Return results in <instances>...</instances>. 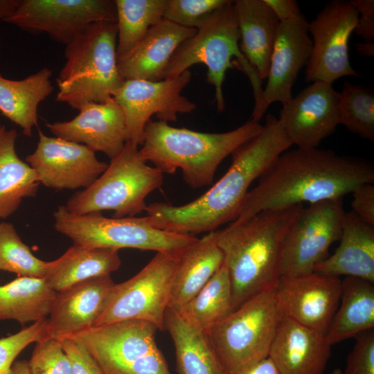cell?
Returning <instances> with one entry per match:
<instances>
[{
  "label": "cell",
  "instance_id": "cell-39",
  "mask_svg": "<svg viewBox=\"0 0 374 374\" xmlns=\"http://www.w3.org/2000/svg\"><path fill=\"white\" fill-rule=\"evenodd\" d=\"M48 319L34 322L14 335L0 339V374H10L17 357L30 344L48 337Z\"/></svg>",
  "mask_w": 374,
  "mask_h": 374
},
{
  "label": "cell",
  "instance_id": "cell-28",
  "mask_svg": "<svg viewBox=\"0 0 374 374\" xmlns=\"http://www.w3.org/2000/svg\"><path fill=\"white\" fill-rule=\"evenodd\" d=\"M121 265L118 250L74 244L60 257L48 262L44 278L57 292L89 278L110 275Z\"/></svg>",
  "mask_w": 374,
  "mask_h": 374
},
{
  "label": "cell",
  "instance_id": "cell-18",
  "mask_svg": "<svg viewBox=\"0 0 374 374\" xmlns=\"http://www.w3.org/2000/svg\"><path fill=\"white\" fill-rule=\"evenodd\" d=\"M312 47L308 21L302 14L280 22L270 58L267 84L259 104L253 107L252 121L259 123L271 104L279 102L285 105L292 98V87L299 72L309 61Z\"/></svg>",
  "mask_w": 374,
  "mask_h": 374
},
{
  "label": "cell",
  "instance_id": "cell-37",
  "mask_svg": "<svg viewBox=\"0 0 374 374\" xmlns=\"http://www.w3.org/2000/svg\"><path fill=\"white\" fill-rule=\"evenodd\" d=\"M230 0H166L163 19L178 26L198 30Z\"/></svg>",
  "mask_w": 374,
  "mask_h": 374
},
{
  "label": "cell",
  "instance_id": "cell-26",
  "mask_svg": "<svg viewBox=\"0 0 374 374\" xmlns=\"http://www.w3.org/2000/svg\"><path fill=\"white\" fill-rule=\"evenodd\" d=\"M224 263L217 231L207 233L180 256L168 307L178 311L208 283Z\"/></svg>",
  "mask_w": 374,
  "mask_h": 374
},
{
  "label": "cell",
  "instance_id": "cell-34",
  "mask_svg": "<svg viewBox=\"0 0 374 374\" xmlns=\"http://www.w3.org/2000/svg\"><path fill=\"white\" fill-rule=\"evenodd\" d=\"M117 58L129 53L154 26L163 19L166 0H114Z\"/></svg>",
  "mask_w": 374,
  "mask_h": 374
},
{
  "label": "cell",
  "instance_id": "cell-22",
  "mask_svg": "<svg viewBox=\"0 0 374 374\" xmlns=\"http://www.w3.org/2000/svg\"><path fill=\"white\" fill-rule=\"evenodd\" d=\"M330 355L324 334L281 317L268 357L279 374H323Z\"/></svg>",
  "mask_w": 374,
  "mask_h": 374
},
{
  "label": "cell",
  "instance_id": "cell-45",
  "mask_svg": "<svg viewBox=\"0 0 374 374\" xmlns=\"http://www.w3.org/2000/svg\"><path fill=\"white\" fill-rule=\"evenodd\" d=\"M229 374H279L269 357Z\"/></svg>",
  "mask_w": 374,
  "mask_h": 374
},
{
  "label": "cell",
  "instance_id": "cell-6",
  "mask_svg": "<svg viewBox=\"0 0 374 374\" xmlns=\"http://www.w3.org/2000/svg\"><path fill=\"white\" fill-rule=\"evenodd\" d=\"M240 30L233 1L216 12L196 33L177 49L166 70L164 78H172L197 64L207 67L206 80L215 89L216 109H225L222 85L229 69L237 68L249 79L255 100L259 104L262 80L242 53Z\"/></svg>",
  "mask_w": 374,
  "mask_h": 374
},
{
  "label": "cell",
  "instance_id": "cell-24",
  "mask_svg": "<svg viewBox=\"0 0 374 374\" xmlns=\"http://www.w3.org/2000/svg\"><path fill=\"white\" fill-rule=\"evenodd\" d=\"M339 245L313 271L330 276L355 277L374 283V226L346 212Z\"/></svg>",
  "mask_w": 374,
  "mask_h": 374
},
{
  "label": "cell",
  "instance_id": "cell-27",
  "mask_svg": "<svg viewBox=\"0 0 374 374\" xmlns=\"http://www.w3.org/2000/svg\"><path fill=\"white\" fill-rule=\"evenodd\" d=\"M52 71L44 67L21 80H10L0 74V112L31 137L37 125L39 105L53 92Z\"/></svg>",
  "mask_w": 374,
  "mask_h": 374
},
{
  "label": "cell",
  "instance_id": "cell-1",
  "mask_svg": "<svg viewBox=\"0 0 374 374\" xmlns=\"http://www.w3.org/2000/svg\"><path fill=\"white\" fill-rule=\"evenodd\" d=\"M263 125L259 134L231 154L229 168L206 193L181 206L150 204L145 210L148 222L161 230L196 236L235 221L252 182L292 145L276 116L267 114Z\"/></svg>",
  "mask_w": 374,
  "mask_h": 374
},
{
  "label": "cell",
  "instance_id": "cell-5",
  "mask_svg": "<svg viewBox=\"0 0 374 374\" xmlns=\"http://www.w3.org/2000/svg\"><path fill=\"white\" fill-rule=\"evenodd\" d=\"M117 26L114 22L89 25L66 45L65 63L56 79V100L79 110L104 103L125 80L118 67Z\"/></svg>",
  "mask_w": 374,
  "mask_h": 374
},
{
  "label": "cell",
  "instance_id": "cell-40",
  "mask_svg": "<svg viewBox=\"0 0 374 374\" xmlns=\"http://www.w3.org/2000/svg\"><path fill=\"white\" fill-rule=\"evenodd\" d=\"M348 354L342 374H374V330L362 332Z\"/></svg>",
  "mask_w": 374,
  "mask_h": 374
},
{
  "label": "cell",
  "instance_id": "cell-2",
  "mask_svg": "<svg viewBox=\"0 0 374 374\" xmlns=\"http://www.w3.org/2000/svg\"><path fill=\"white\" fill-rule=\"evenodd\" d=\"M249 190L235 220L256 213L343 198L359 186L373 184V164L330 150L295 148L280 154Z\"/></svg>",
  "mask_w": 374,
  "mask_h": 374
},
{
  "label": "cell",
  "instance_id": "cell-11",
  "mask_svg": "<svg viewBox=\"0 0 374 374\" xmlns=\"http://www.w3.org/2000/svg\"><path fill=\"white\" fill-rule=\"evenodd\" d=\"M179 258L157 253L133 277L114 284L93 326L136 319L150 322L164 330L165 314Z\"/></svg>",
  "mask_w": 374,
  "mask_h": 374
},
{
  "label": "cell",
  "instance_id": "cell-32",
  "mask_svg": "<svg viewBox=\"0 0 374 374\" xmlns=\"http://www.w3.org/2000/svg\"><path fill=\"white\" fill-rule=\"evenodd\" d=\"M56 293L44 278L18 276L0 285V320L25 324L45 319Z\"/></svg>",
  "mask_w": 374,
  "mask_h": 374
},
{
  "label": "cell",
  "instance_id": "cell-17",
  "mask_svg": "<svg viewBox=\"0 0 374 374\" xmlns=\"http://www.w3.org/2000/svg\"><path fill=\"white\" fill-rule=\"evenodd\" d=\"M341 281L339 277L314 271L281 276L275 292L282 317L326 335L339 304Z\"/></svg>",
  "mask_w": 374,
  "mask_h": 374
},
{
  "label": "cell",
  "instance_id": "cell-49",
  "mask_svg": "<svg viewBox=\"0 0 374 374\" xmlns=\"http://www.w3.org/2000/svg\"><path fill=\"white\" fill-rule=\"evenodd\" d=\"M328 374H342V371L339 368H337Z\"/></svg>",
  "mask_w": 374,
  "mask_h": 374
},
{
  "label": "cell",
  "instance_id": "cell-30",
  "mask_svg": "<svg viewBox=\"0 0 374 374\" xmlns=\"http://www.w3.org/2000/svg\"><path fill=\"white\" fill-rule=\"evenodd\" d=\"M15 129L0 125V219H6L23 199L37 195L40 183L35 170L17 155Z\"/></svg>",
  "mask_w": 374,
  "mask_h": 374
},
{
  "label": "cell",
  "instance_id": "cell-13",
  "mask_svg": "<svg viewBox=\"0 0 374 374\" xmlns=\"http://www.w3.org/2000/svg\"><path fill=\"white\" fill-rule=\"evenodd\" d=\"M192 78L190 70L159 81L125 80L112 97L122 110L126 142L141 145L146 124L155 115L159 121L175 122L179 114H190L196 105L181 94Z\"/></svg>",
  "mask_w": 374,
  "mask_h": 374
},
{
  "label": "cell",
  "instance_id": "cell-21",
  "mask_svg": "<svg viewBox=\"0 0 374 374\" xmlns=\"http://www.w3.org/2000/svg\"><path fill=\"white\" fill-rule=\"evenodd\" d=\"M114 284L110 275H105L57 292L48 319V337L62 340L92 327Z\"/></svg>",
  "mask_w": 374,
  "mask_h": 374
},
{
  "label": "cell",
  "instance_id": "cell-44",
  "mask_svg": "<svg viewBox=\"0 0 374 374\" xmlns=\"http://www.w3.org/2000/svg\"><path fill=\"white\" fill-rule=\"evenodd\" d=\"M280 22L285 21L301 15L299 3L295 0H264Z\"/></svg>",
  "mask_w": 374,
  "mask_h": 374
},
{
  "label": "cell",
  "instance_id": "cell-4",
  "mask_svg": "<svg viewBox=\"0 0 374 374\" xmlns=\"http://www.w3.org/2000/svg\"><path fill=\"white\" fill-rule=\"evenodd\" d=\"M263 127L251 119L229 132L206 133L150 120L139 150L146 162L163 174H173L179 168L185 182L192 188H199L211 185L221 162Z\"/></svg>",
  "mask_w": 374,
  "mask_h": 374
},
{
  "label": "cell",
  "instance_id": "cell-16",
  "mask_svg": "<svg viewBox=\"0 0 374 374\" xmlns=\"http://www.w3.org/2000/svg\"><path fill=\"white\" fill-rule=\"evenodd\" d=\"M26 162L40 184L57 190L87 188L108 166L87 145L48 136L41 130L37 147Z\"/></svg>",
  "mask_w": 374,
  "mask_h": 374
},
{
  "label": "cell",
  "instance_id": "cell-31",
  "mask_svg": "<svg viewBox=\"0 0 374 374\" xmlns=\"http://www.w3.org/2000/svg\"><path fill=\"white\" fill-rule=\"evenodd\" d=\"M164 328L173 341L177 374H226L206 333L168 307Z\"/></svg>",
  "mask_w": 374,
  "mask_h": 374
},
{
  "label": "cell",
  "instance_id": "cell-41",
  "mask_svg": "<svg viewBox=\"0 0 374 374\" xmlns=\"http://www.w3.org/2000/svg\"><path fill=\"white\" fill-rule=\"evenodd\" d=\"M60 341L70 361L72 374H103L97 362L79 341L72 337Z\"/></svg>",
  "mask_w": 374,
  "mask_h": 374
},
{
  "label": "cell",
  "instance_id": "cell-15",
  "mask_svg": "<svg viewBox=\"0 0 374 374\" xmlns=\"http://www.w3.org/2000/svg\"><path fill=\"white\" fill-rule=\"evenodd\" d=\"M3 21L66 45L93 23H116V6L114 0H22Z\"/></svg>",
  "mask_w": 374,
  "mask_h": 374
},
{
  "label": "cell",
  "instance_id": "cell-20",
  "mask_svg": "<svg viewBox=\"0 0 374 374\" xmlns=\"http://www.w3.org/2000/svg\"><path fill=\"white\" fill-rule=\"evenodd\" d=\"M78 111L73 119L47 123L46 127L55 136L85 145L110 159L118 155L126 143V126L113 97L104 103L85 104Z\"/></svg>",
  "mask_w": 374,
  "mask_h": 374
},
{
  "label": "cell",
  "instance_id": "cell-10",
  "mask_svg": "<svg viewBox=\"0 0 374 374\" xmlns=\"http://www.w3.org/2000/svg\"><path fill=\"white\" fill-rule=\"evenodd\" d=\"M158 328L143 320L92 326L73 336L103 374H172L156 341Z\"/></svg>",
  "mask_w": 374,
  "mask_h": 374
},
{
  "label": "cell",
  "instance_id": "cell-47",
  "mask_svg": "<svg viewBox=\"0 0 374 374\" xmlns=\"http://www.w3.org/2000/svg\"><path fill=\"white\" fill-rule=\"evenodd\" d=\"M356 48L358 53L363 56L371 57L374 55V44L373 42L357 43Z\"/></svg>",
  "mask_w": 374,
  "mask_h": 374
},
{
  "label": "cell",
  "instance_id": "cell-46",
  "mask_svg": "<svg viewBox=\"0 0 374 374\" xmlns=\"http://www.w3.org/2000/svg\"><path fill=\"white\" fill-rule=\"evenodd\" d=\"M22 0H0V20L9 17L20 6Z\"/></svg>",
  "mask_w": 374,
  "mask_h": 374
},
{
  "label": "cell",
  "instance_id": "cell-43",
  "mask_svg": "<svg viewBox=\"0 0 374 374\" xmlns=\"http://www.w3.org/2000/svg\"><path fill=\"white\" fill-rule=\"evenodd\" d=\"M358 12V19L355 32L366 42L374 39V1L351 0Z\"/></svg>",
  "mask_w": 374,
  "mask_h": 374
},
{
  "label": "cell",
  "instance_id": "cell-33",
  "mask_svg": "<svg viewBox=\"0 0 374 374\" xmlns=\"http://www.w3.org/2000/svg\"><path fill=\"white\" fill-rule=\"evenodd\" d=\"M233 311L231 280L223 263L199 292L177 312L187 323L206 332Z\"/></svg>",
  "mask_w": 374,
  "mask_h": 374
},
{
  "label": "cell",
  "instance_id": "cell-36",
  "mask_svg": "<svg viewBox=\"0 0 374 374\" xmlns=\"http://www.w3.org/2000/svg\"><path fill=\"white\" fill-rule=\"evenodd\" d=\"M48 267V262L35 256L23 242L12 224L0 222V270L18 276L44 278Z\"/></svg>",
  "mask_w": 374,
  "mask_h": 374
},
{
  "label": "cell",
  "instance_id": "cell-9",
  "mask_svg": "<svg viewBox=\"0 0 374 374\" xmlns=\"http://www.w3.org/2000/svg\"><path fill=\"white\" fill-rule=\"evenodd\" d=\"M275 287L250 297L205 332L226 374L268 357L282 317Z\"/></svg>",
  "mask_w": 374,
  "mask_h": 374
},
{
  "label": "cell",
  "instance_id": "cell-48",
  "mask_svg": "<svg viewBox=\"0 0 374 374\" xmlns=\"http://www.w3.org/2000/svg\"><path fill=\"white\" fill-rule=\"evenodd\" d=\"M10 374H31L28 366V361H15L12 366Z\"/></svg>",
  "mask_w": 374,
  "mask_h": 374
},
{
  "label": "cell",
  "instance_id": "cell-29",
  "mask_svg": "<svg viewBox=\"0 0 374 374\" xmlns=\"http://www.w3.org/2000/svg\"><path fill=\"white\" fill-rule=\"evenodd\" d=\"M340 304L326 334L330 345L374 328V283L355 277L341 281Z\"/></svg>",
  "mask_w": 374,
  "mask_h": 374
},
{
  "label": "cell",
  "instance_id": "cell-3",
  "mask_svg": "<svg viewBox=\"0 0 374 374\" xmlns=\"http://www.w3.org/2000/svg\"><path fill=\"white\" fill-rule=\"evenodd\" d=\"M303 206L262 211L217 231V244L231 280L233 310L276 285L285 239Z\"/></svg>",
  "mask_w": 374,
  "mask_h": 374
},
{
  "label": "cell",
  "instance_id": "cell-12",
  "mask_svg": "<svg viewBox=\"0 0 374 374\" xmlns=\"http://www.w3.org/2000/svg\"><path fill=\"white\" fill-rule=\"evenodd\" d=\"M345 213L343 198L303 206L285 239L281 276L313 272L315 265L327 257L330 246L339 240Z\"/></svg>",
  "mask_w": 374,
  "mask_h": 374
},
{
  "label": "cell",
  "instance_id": "cell-42",
  "mask_svg": "<svg viewBox=\"0 0 374 374\" xmlns=\"http://www.w3.org/2000/svg\"><path fill=\"white\" fill-rule=\"evenodd\" d=\"M352 211L361 220L374 226V186L364 184L352 192Z\"/></svg>",
  "mask_w": 374,
  "mask_h": 374
},
{
  "label": "cell",
  "instance_id": "cell-23",
  "mask_svg": "<svg viewBox=\"0 0 374 374\" xmlns=\"http://www.w3.org/2000/svg\"><path fill=\"white\" fill-rule=\"evenodd\" d=\"M187 28L166 19L152 26L126 55L118 58V67L125 80H163L166 70L179 46L193 36Z\"/></svg>",
  "mask_w": 374,
  "mask_h": 374
},
{
  "label": "cell",
  "instance_id": "cell-14",
  "mask_svg": "<svg viewBox=\"0 0 374 374\" xmlns=\"http://www.w3.org/2000/svg\"><path fill=\"white\" fill-rule=\"evenodd\" d=\"M358 19L350 1L328 2L308 22L312 37V52L306 65L305 81L332 84L345 76L361 77L349 60L348 44Z\"/></svg>",
  "mask_w": 374,
  "mask_h": 374
},
{
  "label": "cell",
  "instance_id": "cell-25",
  "mask_svg": "<svg viewBox=\"0 0 374 374\" xmlns=\"http://www.w3.org/2000/svg\"><path fill=\"white\" fill-rule=\"evenodd\" d=\"M233 6L240 49L262 80L267 77L280 21L264 0H236Z\"/></svg>",
  "mask_w": 374,
  "mask_h": 374
},
{
  "label": "cell",
  "instance_id": "cell-38",
  "mask_svg": "<svg viewBox=\"0 0 374 374\" xmlns=\"http://www.w3.org/2000/svg\"><path fill=\"white\" fill-rule=\"evenodd\" d=\"M28 366L31 374H72L62 341L46 337L36 342Z\"/></svg>",
  "mask_w": 374,
  "mask_h": 374
},
{
  "label": "cell",
  "instance_id": "cell-35",
  "mask_svg": "<svg viewBox=\"0 0 374 374\" xmlns=\"http://www.w3.org/2000/svg\"><path fill=\"white\" fill-rule=\"evenodd\" d=\"M339 124L374 141V96L366 87L345 81L339 92Z\"/></svg>",
  "mask_w": 374,
  "mask_h": 374
},
{
  "label": "cell",
  "instance_id": "cell-7",
  "mask_svg": "<svg viewBox=\"0 0 374 374\" xmlns=\"http://www.w3.org/2000/svg\"><path fill=\"white\" fill-rule=\"evenodd\" d=\"M146 163L138 147L126 142L103 174L90 186L71 195L65 207L76 215L112 211L114 218L145 211L146 197L163 182V173Z\"/></svg>",
  "mask_w": 374,
  "mask_h": 374
},
{
  "label": "cell",
  "instance_id": "cell-19",
  "mask_svg": "<svg viewBox=\"0 0 374 374\" xmlns=\"http://www.w3.org/2000/svg\"><path fill=\"white\" fill-rule=\"evenodd\" d=\"M338 101L332 84L316 81L283 105L278 119L292 144L318 148L339 125Z\"/></svg>",
  "mask_w": 374,
  "mask_h": 374
},
{
  "label": "cell",
  "instance_id": "cell-8",
  "mask_svg": "<svg viewBox=\"0 0 374 374\" xmlns=\"http://www.w3.org/2000/svg\"><path fill=\"white\" fill-rule=\"evenodd\" d=\"M53 217L57 232L75 245L86 247L136 249L180 257L199 240L157 229L146 216L109 218L100 212L76 215L62 205L53 213Z\"/></svg>",
  "mask_w": 374,
  "mask_h": 374
}]
</instances>
